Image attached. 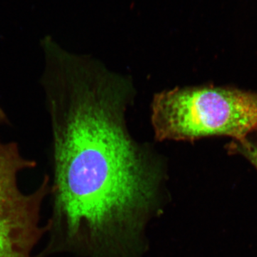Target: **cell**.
I'll list each match as a JSON object with an SVG mask.
<instances>
[{
	"mask_svg": "<svg viewBox=\"0 0 257 257\" xmlns=\"http://www.w3.org/2000/svg\"><path fill=\"white\" fill-rule=\"evenodd\" d=\"M40 84L51 128L54 211L73 224L105 228L135 215L160 188L162 162L132 138V82L92 58L50 64Z\"/></svg>",
	"mask_w": 257,
	"mask_h": 257,
	"instance_id": "1",
	"label": "cell"
},
{
	"mask_svg": "<svg viewBox=\"0 0 257 257\" xmlns=\"http://www.w3.org/2000/svg\"><path fill=\"white\" fill-rule=\"evenodd\" d=\"M152 124L157 141L229 137L239 142L257 130V92L232 87H176L155 94Z\"/></svg>",
	"mask_w": 257,
	"mask_h": 257,
	"instance_id": "2",
	"label": "cell"
},
{
	"mask_svg": "<svg viewBox=\"0 0 257 257\" xmlns=\"http://www.w3.org/2000/svg\"><path fill=\"white\" fill-rule=\"evenodd\" d=\"M24 156L18 143L0 136V257H35L39 243L49 232L42 223V209L51 193L50 178L30 192L20 187V176L37 167Z\"/></svg>",
	"mask_w": 257,
	"mask_h": 257,
	"instance_id": "3",
	"label": "cell"
},
{
	"mask_svg": "<svg viewBox=\"0 0 257 257\" xmlns=\"http://www.w3.org/2000/svg\"><path fill=\"white\" fill-rule=\"evenodd\" d=\"M229 149L244 157L257 170V130L241 141L233 142Z\"/></svg>",
	"mask_w": 257,
	"mask_h": 257,
	"instance_id": "4",
	"label": "cell"
}]
</instances>
